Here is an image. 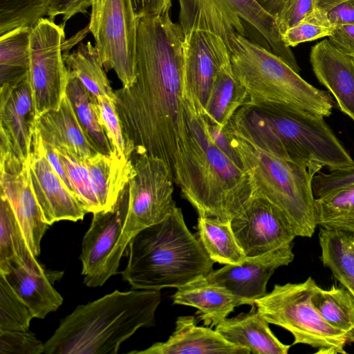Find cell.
<instances>
[{"instance_id":"9c48e42d","label":"cell","mask_w":354,"mask_h":354,"mask_svg":"<svg viewBox=\"0 0 354 354\" xmlns=\"http://www.w3.org/2000/svg\"><path fill=\"white\" fill-rule=\"evenodd\" d=\"M318 286L311 277L301 283L275 284L254 304L269 324L292 335V345L306 344L317 349V353H346L347 335L325 321L313 304Z\"/></svg>"},{"instance_id":"f35d334b","label":"cell","mask_w":354,"mask_h":354,"mask_svg":"<svg viewBox=\"0 0 354 354\" xmlns=\"http://www.w3.org/2000/svg\"><path fill=\"white\" fill-rule=\"evenodd\" d=\"M334 28L335 26L330 22L327 12L318 8L281 35L288 46L294 47L303 42L329 37Z\"/></svg>"},{"instance_id":"f6af8a7d","label":"cell","mask_w":354,"mask_h":354,"mask_svg":"<svg viewBox=\"0 0 354 354\" xmlns=\"http://www.w3.org/2000/svg\"><path fill=\"white\" fill-rule=\"evenodd\" d=\"M329 41L341 52L354 57V25H336Z\"/></svg>"},{"instance_id":"44dd1931","label":"cell","mask_w":354,"mask_h":354,"mask_svg":"<svg viewBox=\"0 0 354 354\" xmlns=\"http://www.w3.org/2000/svg\"><path fill=\"white\" fill-rule=\"evenodd\" d=\"M130 354H251L243 347L226 340L209 326H198L193 316H180L172 335L164 342H156Z\"/></svg>"},{"instance_id":"3957f363","label":"cell","mask_w":354,"mask_h":354,"mask_svg":"<svg viewBox=\"0 0 354 354\" xmlns=\"http://www.w3.org/2000/svg\"><path fill=\"white\" fill-rule=\"evenodd\" d=\"M225 129L315 174L324 167L330 171L354 164L324 117L299 107L245 102Z\"/></svg>"},{"instance_id":"d6a6232c","label":"cell","mask_w":354,"mask_h":354,"mask_svg":"<svg viewBox=\"0 0 354 354\" xmlns=\"http://www.w3.org/2000/svg\"><path fill=\"white\" fill-rule=\"evenodd\" d=\"M31 28L19 27L0 36V86L18 83L28 76Z\"/></svg>"},{"instance_id":"6da1fadb","label":"cell","mask_w":354,"mask_h":354,"mask_svg":"<svg viewBox=\"0 0 354 354\" xmlns=\"http://www.w3.org/2000/svg\"><path fill=\"white\" fill-rule=\"evenodd\" d=\"M183 39L180 24L169 12L141 18L135 80L115 91L127 156L145 153L162 159L174 180L186 121Z\"/></svg>"},{"instance_id":"ba28073f","label":"cell","mask_w":354,"mask_h":354,"mask_svg":"<svg viewBox=\"0 0 354 354\" xmlns=\"http://www.w3.org/2000/svg\"><path fill=\"white\" fill-rule=\"evenodd\" d=\"M179 24L184 35L194 30L209 31L220 37L228 49L237 35L247 37L245 23L266 39L270 50L296 73L300 68L282 39L276 17L256 0H178Z\"/></svg>"},{"instance_id":"f1b7e54d","label":"cell","mask_w":354,"mask_h":354,"mask_svg":"<svg viewBox=\"0 0 354 354\" xmlns=\"http://www.w3.org/2000/svg\"><path fill=\"white\" fill-rule=\"evenodd\" d=\"M247 101L245 89L234 76L232 66H227L216 76L203 117L209 124L223 130Z\"/></svg>"},{"instance_id":"30bf717a","label":"cell","mask_w":354,"mask_h":354,"mask_svg":"<svg viewBox=\"0 0 354 354\" xmlns=\"http://www.w3.org/2000/svg\"><path fill=\"white\" fill-rule=\"evenodd\" d=\"M139 20L131 0L93 1L88 30L104 70H113L124 87L136 78Z\"/></svg>"},{"instance_id":"60d3db41","label":"cell","mask_w":354,"mask_h":354,"mask_svg":"<svg viewBox=\"0 0 354 354\" xmlns=\"http://www.w3.org/2000/svg\"><path fill=\"white\" fill-rule=\"evenodd\" d=\"M97 102L104 127L113 152L120 156H127L126 143L116 111L115 101L106 96H100L97 97Z\"/></svg>"},{"instance_id":"4316f807","label":"cell","mask_w":354,"mask_h":354,"mask_svg":"<svg viewBox=\"0 0 354 354\" xmlns=\"http://www.w3.org/2000/svg\"><path fill=\"white\" fill-rule=\"evenodd\" d=\"M66 94L91 143L98 153H114L102 121L97 98L82 84L73 71L67 68Z\"/></svg>"},{"instance_id":"ab89813d","label":"cell","mask_w":354,"mask_h":354,"mask_svg":"<svg viewBox=\"0 0 354 354\" xmlns=\"http://www.w3.org/2000/svg\"><path fill=\"white\" fill-rule=\"evenodd\" d=\"M44 344L28 330H0V354H41Z\"/></svg>"},{"instance_id":"f546056e","label":"cell","mask_w":354,"mask_h":354,"mask_svg":"<svg viewBox=\"0 0 354 354\" xmlns=\"http://www.w3.org/2000/svg\"><path fill=\"white\" fill-rule=\"evenodd\" d=\"M321 260L354 298V234L321 227Z\"/></svg>"},{"instance_id":"bcb514c9","label":"cell","mask_w":354,"mask_h":354,"mask_svg":"<svg viewBox=\"0 0 354 354\" xmlns=\"http://www.w3.org/2000/svg\"><path fill=\"white\" fill-rule=\"evenodd\" d=\"M133 11L140 19L162 15L169 12L171 0H131Z\"/></svg>"},{"instance_id":"603a6c76","label":"cell","mask_w":354,"mask_h":354,"mask_svg":"<svg viewBox=\"0 0 354 354\" xmlns=\"http://www.w3.org/2000/svg\"><path fill=\"white\" fill-rule=\"evenodd\" d=\"M174 304L198 309L196 314L206 326H216L234 309L246 304L224 287L211 283L201 276L177 288L172 295Z\"/></svg>"},{"instance_id":"d4e9b609","label":"cell","mask_w":354,"mask_h":354,"mask_svg":"<svg viewBox=\"0 0 354 354\" xmlns=\"http://www.w3.org/2000/svg\"><path fill=\"white\" fill-rule=\"evenodd\" d=\"M84 162L101 211L111 209L135 174L132 159L97 153Z\"/></svg>"},{"instance_id":"d6986e66","label":"cell","mask_w":354,"mask_h":354,"mask_svg":"<svg viewBox=\"0 0 354 354\" xmlns=\"http://www.w3.org/2000/svg\"><path fill=\"white\" fill-rule=\"evenodd\" d=\"M35 118L28 76L18 83L0 86V149L28 160Z\"/></svg>"},{"instance_id":"2e32d148","label":"cell","mask_w":354,"mask_h":354,"mask_svg":"<svg viewBox=\"0 0 354 354\" xmlns=\"http://www.w3.org/2000/svg\"><path fill=\"white\" fill-rule=\"evenodd\" d=\"M29 171L36 200L48 225L60 221L76 222L84 218L86 212L51 166L35 124L32 134Z\"/></svg>"},{"instance_id":"8fae6325","label":"cell","mask_w":354,"mask_h":354,"mask_svg":"<svg viewBox=\"0 0 354 354\" xmlns=\"http://www.w3.org/2000/svg\"><path fill=\"white\" fill-rule=\"evenodd\" d=\"M133 154L135 174L128 185L129 207L123 228L129 242L140 231L163 221L176 207L174 181L167 164L145 153Z\"/></svg>"},{"instance_id":"b9f144b4","label":"cell","mask_w":354,"mask_h":354,"mask_svg":"<svg viewBox=\"0 0 354 354\" xmlns=\"http://www.w3.org/2000/svg\"><path fill=\"white\" fill-rule=\"evenodd\" d=\"M354 184V164L329 171L317 173L313 178V190L315 198L350 185Z\"/></svg>"},{"instance_id":"8992f818","label":"cell","mask_w":354,"mask_h":354,"mask_svg":"<svg viewBox=\"0 0 354 354\" xmlns=\"http://www.w3.org/2000/svg\"><path fill=\"white\" fill-rule=\"evenodd\" d=\"M233 73L256 105L296 106L324 118L334 108L330 94L304 80L268 48L237 35L229 49Z\"/></svg>"},{"instance_id":"8d00e7d4","label":"cell","mask_w":354,"mask_h":354,"mask_svg":"<svg viewBox=\"0 0 354 354\" xmlns=\"http://www.w3.org/2000/svg\"><path fill=\"white\" fill-rule=\"evenodd\" d=\"M47 10L48 0H0V36L19 27H32Z\"/></svg>"},{"instance_id":"836d02e7","label":"cell","mask_w":354,"mask_h":354,"mask_svg":"<svg viewBox=\"0 0 354 354\" xmlns=\"http://www.w3.org/2000/svg\"><path fill=\"white\" fill-rule=\"evenodd\" d=\"M317 225L354 234V184L315 198Z\"/></svg>"},{"instance_id":"cb8c5ba5","label":"cell","mask_w":354,"mask_h":354,"mask_svg":"<svg viewBox=\"0 0 354 354\" xmlns=\"http://www.w3.org/2000/svg\"><path fill=\"white\" fill-rule=\"evenodd\" d=\"M268 324L254 304L248 313L226 318L215 330L230 343L245 348L251 353L287 354L291 345L282 343Z\"/></svg>"},{"instance_id":"d590c367","label":"cell","mask_w":354,"mask_h":354,"mask_svg":"<svg viewBox=\"0 0 354 354\" xmlns=\"http://www.w3.org/2000/svg\"><path fill=\"white\" fill-rule=\"evenodd\" d=\"M73 192L84 209L88 212L101 211L99 203L93 191L89 174L84 159L65 147H55Z\"/></svg>"},{"instance_id":"484cf974","label":"cell","mask_w":354,"mask_h":354,"mask_svg":"<svg viewBox=\"0 0 354 354\" xmlns=\"http://www.w3.org/2000/svg\"><path fill=\"white\" fill-rule=\"evenodd\" d=\"M0 274L28 307L34 318H45L63 303L62 295L53 286L52 276L45 270L36 272L24 266L11 265Z\"/></svg>"},{"instance_id":"83f0119b","label":"cell","mask_w":354,"mask_h":354,"mask_svg":"<svg viewBox=\"0 0 354 354\" xmlns=\"http://www.w3.org/2000/svg\"><path fill=\"white\" fill-rule=\"evenodd\" d=\"M0 272L11 265L36 272L44 268L32 252L8 198L0 193Z\"/></svg>"},{"instance_id":"7dc6e473","label":"cell","mask_w":354,"mask_h":354,"mask_svg":"<svg viewBox=\"0 0 354 354\" xmlns=\"http://www.w3.org/2000/svg\"><path fill=\"white\" fill-rule=\"evenodd\" d=\"M330 22L333 25H354V0L345 1L327 12Z\"/></svg>"},{"instance_id":"52a82bcc","label":"cell","mask_w":354,"mask_h":354,"mask_svg":"<svg viewBox=\"0 0 354 354\" xmlns=\"http://www.w3.org/2000/svg\"><path fill=\"white\" fill-rule=\"evenodd\" d=\"M223 130L250 176L254 193L266 198L282 213L297 236L311 237L317 226L313 190L315 174Z\"/></svg>"},{"instance_id":"5bb4252c","label":"cell","mask_w":354,"mask_h":354,"mask_svg":"<svg viewBox=\"0 0 354 354\" xmlns=\"http://www.w3.org/2000/svg\"><path fill=\"white\" fill-rule=\"evenodd\" d=\"M183 53L184 99L203 116L217 73L231 65L230 51L216 34L194 30L184 35Z\"/></svg>"},{"instance_id":"1f68e13d","label":"cell","mask_w":354,"mask_h":354,"mask_svg":"<svg viewBox=\"0 0 354 354\" xmlns=\"http://www.w3.org/2000/svg\"><path fill=\"white\" fill-rule=\"evenodd\" d=\"M196 235L214 263L239 264L246 257L234 236L230 221L198 216Z\"/></svg>"},{"instance_id":"f907efd6","label":"cell","mask_w":354,"mask_h":354,"mask_svg":"<svg viewBox=\"0 0 354 354\" xmlns=\"http://www.w3.org/2000/svg\"><path fill=\"white\" fill-rule=\"evenodd\" d=\"M351 342H353L354 343V335L353 336V337L351 338Z\"/></svg>"},{"instance_id":"e0dca14e","label":"cell","mask_w":354,"mask_h":354,"mask_svg":"<svg viewBox=\"0 0 354 354\" xmlns=\"http://www.w3.org/2000/svg\"><path fill=\"white\" fill-rule=\"evenodd\" d=\"M0 193L9 201L26 239L37 257L49 226L44 220L31 184L29 158L0 149Z\"/></svg>"},{"instance_id":"ffe728a7","label":"cell","mask_w":354,"mask_h":354,"mask_svg":"<svg viewBox=\"0 0 354 354\" xmlns=\"http://www.w3.org/2000/svg\"><path fill=\"white\" fill-rule=\"evenodd\" d=\"M310 62L321 84L335 98L339 109L354 122V57L337 49L329 39L312 47Z\"/></svg>"},{"instance_id":"7c38bea8","label":"cell","mask_w":354,"mask_h":354,"mask_svg":"<svg viewBox=\"0 0 354 354\" xmlns=\"http://www.w3.org/2000/svg\"><path fill=\"white\" fill-rule=\"evenodd\" d=\"M64 26L43 17L31 28L28 78L36 117L58 109L66 93L68 71L62 53Z\"/></svg>"},{"instance_id":"681fc988","label":"cell","mask_w":354,"mask_h":354,"mask_svg":"<svg viewBox=\"0 0 354 354\" xmlns=\"http://www.w3.org/2000/svg\"><path fill=\"white\" fill-rule=\"evenodd\" d=\"M347 0H317L318 8L328 12L332 8Z\"/></svg>"},{"instance_id":"e575fe53","label":"cell","mask_w":354,"mask_h":354,"mask_svg":"<svg viewBox=\"0 0 354 354\" xmlns=\"http://www.w3.org/2000/svg\"><path fill=\"white\" fill-rule=\"evenodd\" d=\"M312 301L330 326L344 332L349 339L354 335V298L345 288L332 286L315 291Z\"/></svg>"},{"instance_id":"7bdbcfd3","label":"cell","mask_w":354,"mask_h":354,"mask_svg":"<svg viewBox=\"0 0 354 354\" xmlns=\"http://www.w3.org/2000/svg\"><path fill=\"white\" fill-rule=\"evenodd\" d=\"M318 8L317 0H287L275 15L281 35Z\"/></svg>"},{"instance_id":"4fadbf2b","label":"cell","mask_w":354,"mask_h":354,"mask_svg":"<svg viewBox=\"0 0 354 354\" xmlns=\"http://www.w3.org/2000/svg\"><path fill=\"white\" fill-rule=\"evenodd\" d=\"M128 207L127 185L111 209L93 213L80 257L84 283L88 287H100L118 273L129 243L123 234Z\"/></svg>"},{"instance_id":"4dcf8cb0","label":"cell","mask_w":354,"mask_h":354,"mask_svg":"<svg viewBox=\"0 0 354 354\" xmlns=\"http://www.w3.org/2000/svg\"><path fill=\"white\" fill-rule=\"evenodd\" d=\"M67 68L74 72L85 88L97 98L106 96L115 102V91L107 78L97 49L91 41L80 43L71 53H63Z\"/></svg>"},{"instance_id":"7402d4cb","label":"cell","mask_w":354,"mask_h":354,"mask_svg":"<svg viewBox=\"0 0 354 354\" xmlns=\"http://www.w3.org/2000/svg\"><path fill=\"white\" fill-rule=\"evenodd\" d=\"M35 124L43 141L54 147H65L82 159L98 153L80 124L66 93L58 109L36 117Z\"/></svg>"},{"instance_id":"74e56055","label":"cell","mask_w":354,"mask_h":354,"mask_svg":"<svg viewBox=\"0 0 354 354\" xmlns=\"http://www.w3.org/2000/svg\"><path fill=\"white\" fill-rule=\"evenodd\" d=\"M32 318L28 307L0 274V330H28Z\"/></svg>"},{"instance_id":"ac0fdd59","label":"cell","mask_w":354,"mask_h":354,"mask_svg":"<svg viewBox=\"0 0 354 354\" xmlns=\"http://www.w3.org/2000/svg\"><path fill=\"white\" fill-rule=\"evenodd\" d=\"M293 259L292 248L280 249L257 257H245L239 264L225 265L212 270L206 278L252 306L267 294V283L274 270L288 265Z\"/></svg>"},{"instance_id":"9a60e30c","label":"cell","mask_w":354,"mask_h":354,"mask_svg":"<svg viewBox=\"0 0 354 354\" xmlns=\"http://www.w3.org/2000/svg\"><path fill=\"white\" fill-rule=\"evenodd\" d=\"M234 236L246 257L292 248L297 237L282 213L257 194L243 210L230 221Z\"/></svg>"},{"instance_id":"7a4b0ae2","label":"cell","mask_w":354,"mask_h":354,"mask_svg":"<svg viewBox=\"0 0 354 354\" xmlns=\"http://www.w3.org/2000/svg\"><path fill=\"white\" fill-rule=\"evenodd\" d=\"M185 126L178 152L174 182L198 216L229 222L254 194L243 166L212 139L203 116L185 100Z\"/></svg>"},{"instance_id":"c3c4849f","label":"cell","mask_w":354,"mask_h":354,"mask_svg":"<svg viewBox=\"0 0 354 354\" xmlns=\"http://www.w3.org/2000/svg\"><path fill=\"white\" fill-rule=\"evenodd\" d=\"M268 12L275 15L287 0H256Z\"/></svg>"},{"instance_id":"277c9868","label":"cell","mask_w":354,"mask_h":354,"mask_svg":"<svg viewBox=\"0 0 354 354\" xmlns=\"http://www.w3.org/2000/svg\"><path fill=\"white\" fill-rule=\"evenodd\" d=\"M160 290H115L81 304L60 321L45 354H116L138 329L155 325Z\"/></svg>"},{"instance_id":"ee69618b","label":"cell","mask_w":354,"mask_h":354,"mask_svg":"<svg viewBox=\"0 0 354 354\" xmlns=\"http://www.w3.org/2000/svg\"><path fill=\"white\" fill-rule=\"evenodd\" d=\"M93 0H48V10L46 15L54 21L55 18L62 15L63 24L75 15L85 14L87 9L91 7Z\"/></svg>"},{"instance_id":"5b68a950","label":"cell","mask_w":354,"mask_h":354,"mask_svg":"<svg viewBox=\"0 0 354 354\" xmlns=\"http://www.w3.org/2000/svg\"><path fill=\"white\" fill-rule=\"evenodd\" d=\"M122 279L135 290L179 288L212 270L214 261L188 230L180 208L129 241Z\"/></svg>"}]
</instances>
